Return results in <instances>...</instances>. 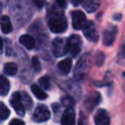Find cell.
<instances>
[{
  "label": "cell",
  "instance_id": "7a4b0ae2",
  "mask_svg": "<svg viewBox=\"0 0 125 125\" xmlns=\"http://www.w3.org/2000/svg\"><path fill=\"white\" fill-rule=\"evenodd\" d=\"M48 26L51 31L55 33H63L68 28L65 17L62 15H52L48 19Z\"/></svg>",
  "mask_w": 125,
  "mask_h": 125
},
{
  "label": "cell",
  "instance_id": "8fae6325",
  "mask_svg": "<svg viewBox=\"0 0 125 125\" xmlns=\"http://www.w3.org/2000/svg\"><path fill=\"white\" fill-rule=\"evenodd\" d=\"M94 123L96 125H110L111 118L105 110L99 109L94 116Z\"/></svg>",
  "mask_w": 125,
  "mask_h": 125
},
{
  "label": "cell",
  "instance_id": "ac0fdd59",
  "mask_svg": "<svg viewBox=\"0 0 125 125\" xmlns=\"http://www.w3.org/2000/svg\"><path fill=\"white\" fill-rule=\"evenodd\" d=\"M17 71H18L17 65H16V63H14V62H7V63L4 64V72L7 75L13 76V75H16Z\"/></svg>",
  "mask_w": 125,
  "mask_h": 125
},
{
  "label": "cell",
  "instance_id": "3957f363",
  "mask_svg": "<svg viewBox=\"0 0 125 125\" xmlns=\"http://www.w3.org/2000/svg\"><path fill=\"white\" fill-rule=\"evenodd\" d=\"M70 51L69 40L65 38H57L52 42V53L55 57H60L66 55Z\"/></svg>",
  "mask_w": 125,
  "mask_h": 125
},
{
  "label": "cell",
  "instance_id": "d4e9b609",
  "mask_svg": "<svg viewBox=\"0 0 125 125\" xmlns=\"http://www.w3.org/2000/svg\"><path fill=\"white\" fill-rule=\"evenodd\" d=\"M32 62H33V70H34L35 72H40V69H41V64H40V59L38 58L37 56H34L32 59Z\"/></svg>",
  "mask_w": 125,
  "mask_h": 125
},
{
  "label": "cell",
  "instance_id": "44dd1931",
  "mask_svg": "<svg viewBox=\"0 0 125 125\" xmlns=\"http://www.w3.org/2000/svg\"><path fill=\"white\" fill-rule=\"evenodd\" d=\"M10 114V111L8 109L7 106L3 102L0 103V116H1V120L4 121V120L7 119L9 117Z\"/></svg>",
  "mask_w": 125,
  "mask_h": 125
},
{
  "label": "cell",
  "instance_id": "9a60e30c",
  "mask_svg": "<svg viewBox=\"0 0 125 125\" xmlns=\"http://www.w3.org/2000/svg\"><path fill=\"white\" fill-rule=\"evenodd\" d=\"M1 28H2V32L5 34H8L12 31V24H11L10 19L9 16H2V18H1Z\"/></svg>",
  "mask_w": 125,
  "mask_h": 125
},
{
  "label": "cell",
  "instance_id": "8992f818",
  "mask_svg": "<svg viewBox=\"0 0 125 125\" xmlns=\"http://www.w3.org/2000/svg\"><path fill=\"white\" fill-rule=\"evenodd\" d=\"M10 104L13 108L16 111V114L19 115L20 116H23L25 115V107L23 105L22 100H21V95L20 93L18 92H15L12 94L10 99Z\"/></svg>",
  "mask_w": 125,
  "mask_h": 125
},
{
  "label": "cell",
  "instance_id": "5bb4252c",
  "mask_svg": "<svg viewBox=\"0 0 125 125\" xmlns=\"http://www.w3.org/2000/svg\"><path fill=\"white\" fill-rule=\"evenodd\" d=\"M99 0H84V9L89 13L96 11L99 7Z\"/></svg>",
  "mask_w": 125,
  "mask_h": 125
},
{
  "label": "cell",
  "instance_id": "6da1fadb",
  "mask_svg": "<svg viewBox=\"0 0 125 125\" xmlns=\"http://www.w3.org/2000/svg\"><path fill=\"white\" fill-rule=\"evenodd\" d=\"M89 68H90V55L86 53L79 59L74 70V76L75 80L79 82L85 80L88 73Z\"/></svg>",
  "mask_w": 125,
  "mask_h": 125
},
{
  "label": "cell",
  "instance_id": "ba28073f",
  "mask_svg": "<svg viewBox=\"0 0 125 125\" xmlns=\"http://www.w3.org/2000/svg\"><path fill=\"white\" fill-rule=\"evenodd\" d=\"M82 39L78 35L73 34L69 39V48H70V54L72 57H76L82 50Z\"/></svg>",
  "mask_w": 125,
  "mask_h": 125
},
{
  "label": "cell",
  "instance_id": "4dcf8cb0",
  "mask_svg": "<svg viewBox=\"0 0 125 125\" xmlns=\"http://www.w3.org/2000/svg\"><path fill=\"white\" fill-rule=\"evenodd\" d=\"M113 19L116 20V21H120L122 19V15L121 14H116L114 16H113Z\"/></svg>",
  "mask_w": 125,
  "mask_h": 125
},
{
  "label": "cell",
  "instance_id": "52a82bcc",
  "mask_svg": "<svg viewBox=\"0 0 125 125\" xmlns=\"http://www.w3.org/2000/svg\"><path fill=\"white\" fill-rule=\"evenodd\" d=\"M117 34V28L112 24H109L103 33V43L104 45H111L114 43Z\"/></svg>",
  "mask_w": 125,
  "mask_h": 125
},
{
  "label": "cell",
  "instance_id": "5b68a950",
  "mask_svg": "<svg viewBox=\"0 0 125 125\" xmlns=\"http://www.w3.org/2000/svg\"><path fill=\"white\" fill-rule=\"evenodd\" d=\"M83 34L88 40L92 42H97L99 40V33L95 24L92 21H87L82 28Z\"/></svg>",
  "mask_w": 125,
  "mask_h": 125
},
{
  "label": "cell",
  "instance_id": "f1b7e54d",
  "mask_svg": "<svg viewBox=\"0 0 125 125\" xmlns=\"http://www.w3.org/2000/svg\"><path fill=\"white\" fill-rule=\"evenodd\" d=\"M120 56L122 57H125V40L123 41V45H122L121 47V51H120Z\"/></svg>",
  "mask_w": 125,
  "mask_h": 125
},
{
  "label": "cell",
  "instance_id": "9c48e42d",
  "mask_svg": "<svg viewBox=\"0 0 125 125\" xmlns=\"http://www.w3.org/2000/svg\"><path fill=\"white\" fill-rule=\"evenodd\" d=\"M72 17V26L75 29L80 30L84 27L85 23L87 22L86 16L82 11L75 10L71 13Z\"/></svg>",
  "mask_w": 125,
  "mask_h": 125
},
{
  "label": "cell",
  "instance_id": "277c9868",
  "mask_svg": "<svg viewBox=\"0 0 125 125\" xmlns=\"http://www.w3.org/2000/svg\"><path fill=\"white\" fill-rule=\"evenodd\" d=\"M51 113L47 106L44 104H39L34 110L33 115V120L36 123H44L50 119Z\"/></svg>",
  "mask_w": 125,
  "mask_h": 125
},
{
  "label": "cell",
  "instance_id": "e0dca14e",
  "mask_svg": "<svg viewBox=\"0 0 125 125\" xmlns=\"http://www.w3.org/2000/svg\"><path fill=\"white\" fill-rule=\"evenodd\" d=\"M10 82L7 80V78L4 76V75H1L0 77V94L2 96L7 95V94L10 91Z\"/></svg>",
  "mask_w": 125,
  "mask_h": 125
},
{
  "label": "cell",
  "instance_id": "ffe728a7",
  "mask_svg": "<svg viewBox=\"0 0 125 125\" xmlns=\"http://www.w3.org/2000/svg\"><path fill=\"white\" fill-rule=\"evenodd\" d=\"M21 100H22L23 105H24L25 109L31 110L32 107H33V100H32L31 97L27 94L26 92H22L21 94Z\"/></svg>",
  "mask_w": 125,
  "mask_h": 125
},
{
  "label": "cell",
  "instance_id": "d6986e66",
  "mask_svg": "<svg viewBox=\"0 0 125 125\" xmlns=\"http://www.w3.org/2000/svg\"><path fill=\"white\" fill-rule=\"evenodd\" d=\"M31 90L32 93L36 96L37 99H41V100H45L47 98V94L46 93H45L38 85L36 84H33V85L31 86Z\"/></svg>",
  "mask_w": 125,
  "mask_h": 125
},
{
  "label": "cell",
  "instance_id": "cb8c5ba5",
  "mask_svg": "<svg viewBox=\"0 0 125 125\" xmlns=\"http://www.w3.org/2000/svg\"><path fill=\"white\" fill-rule=\"evenodd\" d=\"M62 103L63 104V105L66 106L67 108H73L74 106V99H72L71 97H69V96H66V97H63L62 99Z\"/></svg>",
  "mask_w": 125,
  "mask_h": 125
},
{
  "label": "cell",
  "instance_id": "4fadbf2b",
  "mask_svg": "<svg viewBox=\"0 0 125 125\" xmlns=\"http://www.w3.org/2000/svg\"><path fill=\"white\" fill-rule=\"evenodd\" d=\"M19 41L28 50H33L35 46V40L31 35L23 34L20 37Z\"/></svg>",
  "mask_w": 125,
  "mask_h": 125
},
{
  "label": "cell",
  "instance_id": "83f0119b",
  "mask_svg": "<svg viewBox=\"0 0 125 125\" xmlns=\"http://www.w3.org/2000/svg\"><path fill=\"white\" fill-rule=\"evenodd\" d=\"M56 3L60 8H65L67 5V0H56Z\"/></svg>",
  "mask_w": 125,
  "mask_h": 125
},
{
  "label": "cell",
  "instance_id": "f546056e",
  "mask_svg": "<svg viewBox=\"0 0 125 125\" xmlns=\"http://www.w3.org/2000/svg\"><path fill=\"white\" fill-rule=\"evenodd\" d=\"M71 2L74 6H78V5H80L82 2H84V0H71Z\"/></svg>",
  "mask_w": 125,
  "mask_h": 125
},
{
  "label": "cell",
  "instance_id": "7c38bea8",
  "mask_svg": "<svg viewBox=\"0 0 125 125\" xmlns=\"http://www.w3.org/2000/svg\"><path fill=\"white\" fill-rule=\"evenodd\" d=\"M62 125H75V114L73 108H67L61 120Z\"/></svg>",
  "mask_w": 125,
  "mask_h": 125
},
{
  "label": "cell",
  "instance_id": "4316f807",
  "mask_svg": "<svg viewBox=\"0 0 125 125\" xmlns=\"http://www.w3.org/2000/svg\"><path fill=\"white\" fill-rule=\"evenodd\" d=\"M9 125H25V123L22 120L16 118V119H13L12 121L10 123Z\"/></svg>",
  "mask_w": 125,
  "mask_h": 125
},
{
  "label": "cell",
  "instance_id": "7402d4cb",
  "mask_svg": "<svg viewBox=\"0 0 125 125\" xmlns=\"http://www.w3.org/2000/svg\"><path fill=\"white\" fill-rule=\"evenodd\" d=\"M39 82H40V86L43 89H48L51 86L50 83V79H49L48 76H43L39 80Z\"/></svg>",
  "mask_w": 125,
  "mask_h": 125
},
{
  "label": "cell",
  "instance_id": "603a6c76",
  "mask_svg": "<svg viewBox=\"0 0 125 125\" xmlns=\"http://www.w3.org/2000/svg\"><path fill=\"white\" fill-rule=\"evenodd\" d=\"M104 62V54L102 52H98L95 55V63L98 66H101Z\"/></svg>",
  "mask_w": 125,
  "mask_h": 125
},
{
  "label": "cell",
  "instance_id": "30bf717a",
  "mask_svg": "<svg viewBox=\"0 0 125 125\" xmlns=\"http://www.w3.org/2000/svg\"><path fill=\"white\" fill-rule=\"evenodd\" d=\"M101 101V95L99 93L95 92L89 94L85 99V107L88 111H94V109L100 103Z\"/></svg>",
  "mask_w": 125,
  "mask_h": 125
},
{
  "label": "cell",
  "instance_id": "484cf974",
  "mask_svg": "<svg viewBox=\"0 0 125 125\" xmlns=\"http://www.w3.org/2000/svg\"><path fill=\"white\" fill-rule=\"evenodd\" d=\"M33 4L39 8V9H42L44 5L45 4V0H33Z\"/></svg>",
  "mask_w": 125,
  "mask_h": 125
},
{
  "label": "cell",
  "instance_id": "2e32d148",
  "mask_svg": "<svg viewBox=\"0 0 125 125\" xmlns=\"http://www.w3.org/2000/svg\"><path fill=\"white\" fill-rule=\"evenodd\" d=\"M58 69L64 74H69L71 70L72 60L70 58H65L58 62Z\"/></svg>",
  "mask_w": 125,
  "mask_h": 125
}]
</instances>
